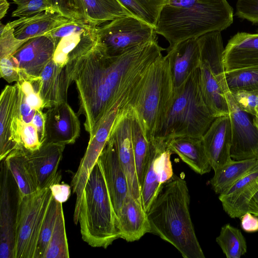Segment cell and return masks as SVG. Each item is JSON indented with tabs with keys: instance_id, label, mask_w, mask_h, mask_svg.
<instances>
[{
	"instance_id": "6da1fadb",
	"label": "cell",
	"mask_w": 258,
	"mask_h": 258,
	"mask_svg": "<svg viewBox=\"0 0 258 258\" xmlns=\"http://www.w3.org/2000/svg\"><path fill=\"white\" fill-rule=\"evenodd\" d=\"M157 37L117 56L107 54L96 44L67 64L78 94V115L93 135L104 117L114 108L131 109L142 79L150 67L162 56Z\"/></svg>"
},
{
	"instance_id": "7a4b0ae2",
	"label": "cell",
	"mask_w": 258,
	"mask_h": 258,
	"mask_svg": "<svg viewBox=\"0 0 258 258\" xmlns=\"http://www.w3.org/2000/svg\"><path fill=\"white\" fill-rule=\"evenodd\" d=\"M184 179L173 175L163 183L146 212L149 232L174 246L184 258H205L189 213Z\"/></svg>"
},
{
	"instance_id": "3957f363",
	"label": "cell",
	"mask_w": 258,
	"mask_h": 258,
	"mask_svg": "<svg viewBox=\"0 0 258 258\" xmlns=\"http://www.w3.org/2000/svg\"><path fill=\"white\" fill-rule=\"evenodd\" d=\"M233 16V9L227 0H168L155 30L171 47L186 39L221 32L232 24Z\"/></svg>"
},
{
	"instance_id": "277c9868",
	"label": "cell",
	"mask_w": 258,
	"mask_h": 258,
	"mask_svg": "<svg viewBox=\"0 0 258 258\" xmlns=\"http://www.w3.org/2000/svg\"><path fill=\"white\" fill-rule=\"evenodd\" d=\"M78 223L83 240L92 247L106 248L120 238L117 218L98 160L83 190Z\"/></svg>"
},
{
	"instance_id": "5b68a950",
	"label": "cell",
	"mask_w": 258,
	"mask_h": 258,
	"mask_svg": "<svg viewBox=\"0 0 258 258\" xmlns=\"http://www.w3.org/2000/svg\"><path fill=\"white\" fill-rule=\"evenodd\" d=\"M215 118L202 94L199 67L173 91L163 122L155 138L166 141L177 137L202 138Z\"/></svg>"
},
{
	"instance_id": "8992f818",
	"label": "cell",
	"mask_w": 258,
	"mask_h": 258,
	"mask_svg": "<svg viewBox=\"0 0 258 258\" xmlns=\"http://www.w3.org/2000/svg\"><path fill=\"white\" fill-rule=\"evenodd\" d=\"M173 93L168 62L162 55L143 77L131 106L148 141L155 138L160 129Z\"/></svg>"
},
{
	"instance_id": "52a82bcc",
	"label": "cell",
	"mask_w": 258,
	"mask_h": 258,
	"mask_svg": "<svg viewBox=\"0 0 258 258\" xmlns=\"http://www.w3.org/2000/svg\"><path fill=\"white\" fill-rule=\"evenodd\" d=\"M52 198L49 187L18 196L14 258H34L41 227Z\"/></svg>"
},
{
	"instance_id": "ba28073f",
	"label": "cell",
	"mask_w": 258,
	"mask_h": 258,
	"mask_svg": "<svg viewBox=\"0 0 258 258\" xmlns=\"http://www.w3.org/2000/svg\"><path fill=\"white\" fill-rule=\"evenodd\" d=\"M97 42L110 56L121 55L157 37L155 27L133 16L97 27Z\"/></svg>"
},
{
	"instance_id": "9c48e42d",
	"label": "cell",
	"mask_w": 258,
	"mask_h": 258,
	"mask_svg": "<svg viewBox=\"0 0 258 258\" xmlns=\"http://www.w3.org/2000/svg\"><path fill=\"white\" fill-rule=\"evenodd\" d=\"M97 27L85 22L72 21L50 32L55 44L54 62L64 67L69 57L94 46L97 42Z\"/></svg>"
},
{
	"instance_id": "30bf717a",
	"label": "cell",
	"mask_w": 258,
	"mask_h": 258,
	"mask_svg": "<svg viewBox=\"0 0 258 258\" xmlns=\"http://www.w3.org/2000/svg\"><path fill=\"white\" fill-rule=\"evenodd\" d=\"M21 90L18 83L7 85L0 97V160L21 145Z\"/></svg>"
},
{
	"instance_id": "8fae6325",
	"label": "cell",
	"mask_w": 258,
	"mask_h": 258,
	"mask_svg": "<svg viewBox=\"0 0 258 258\" xmlns=\"http://www.w3.org/2000/svg\"><path fill=\"white\" fill-rule=\"evenodd\" d=\"M231 125L232 159H258V130L247 113L237 105L229 90L226 91Z\"/></svg>"
},
{
	"instance_id": "7c38bea8",
	"label": "cell",
	"mask_w": 258,
	"mask_h": 258,
	"mask_svg": "<svg viewBox=\"0 0 258 258\" xmlns=\"http://www.w3.org/2000/svg\"><path fill=\"white\" fill-rule=\"evenodd\" d=\"M55 48L54 41L49 33L25 42L13 55L18 62L20 80L32 82L38 80L52 59Z\"/></svg>"
},
{
	"instance_id": "4fadbf2b",
	"label": "cell",
	"mask_w": 258,
	"mask_h": 258,
	"mask_svg": "<svg viewBox=\"0 0 258 258\" xmlns=\"http://www.w3.org/2000/svg\"><path fill=\"white\" fill-rule=\"evenodd\" d=\"M132 114V109L122 112L114 124L110 135L115 143L119 161L126 176L129 192L142 204L133 147Z\"/></svg>"
},
{
	"instance_id": "5bb4252c",
	"label": "cell",
	"mask_w": 258,
	"mask_h": 258,
	"mask_svg": "<svg viewBox=\"0 0 258 258\" xmlns=\"http://www.w3.org/2000/svg\"><path fill=\"white\" fill-rule=\"evenodd\" d=\"M111 201L117 215L129 192L127 178L121 165L115 143L109 135L98 158Z\"/></svg>"
},
{
	"instance_id": "9a60e30c",
	"label": "cell",
	"mask_w": 258,
	"mask_h": 258,
	"mask_svg": "<svg viewBox=\"0 0 258 258\" xmlns=\"http://www.w3.org/2000/svg\"><path fill=\"white\" fill-rule=\"evenodd\" d=\"M45 114L44 143L64 145L75 143L80 135V122L78 115L67 102L49 108Z\"/></svg>"
},
{
	"instance_id": "2e32d148",
	"label": "cell",
	"mask_w": 258,
	"mask_h": 258,
	"mask_svg": "<svg viewBox=\"0 0 258 258\" xmlns=\"http://www.w3.org/2000/svg\"><path fill=\"white\" fill-rule=\"evenodd\" d=\"M202 140L214 171L231 161L232 132L229 115L216 117Z\"/></svg>"
},
{
	"instance_id": "e0dca14e",
	"label": "cell",
	"mask_w": 258,
	"mask_h": 258,
	"mask_svg": "<svg viewBox=\"0 0 258 258\" xmlns=\"http://www.w3.org/2000/svg\"><path fill=\"white\" fill-rule=\"evenodd\" d=\"M72 82L67 64L60 67L51 59L38 80L31 83L42 99L44 108H49L67 102L68 91Z\"/></svg>"
},
{
	"instance_id": "ac0fdd59",
	"label": "cell",
	"mask_w": 258,
	"mask_h": 258,
	"mask_svg": "<svg viewBox=\"0 0 258 258\" xmlns=\"http://www.w3.org/2000/svg\"><path fill=\"white\" fill-rule=\"evenodd\" d=\"M165 55L169 66L173 91L180 87L200 66V49L198 38L179 42L167 48Z\"/></svg>"
},
{
	"instance_id": "d6986e66",
	"label": "cell",
	"mask_w": 258,
	"mask_h": 258,
	"mask_svg": "<svg viewBox=\"0 0 258 258\" xmlns=\"http://www.w3.org/2000/svg\"><path fill=\"white\" fill-rule=\"evenodd\" d=\"M258 191V159L254 166L228 190L219 195L224 211L232 218L248 212V204Z\"/></svg>"
},
{
	"instance_id": "ffe728a7",
	"label": "cell",
	"mask_w": 258,
	"mask_h": 258,
	"mask_svg": "<svg viewBox=\"0 0 258 258\" xmlns=\"http://www.w3.org/2000/svg\"><path fill=\"white\" fill-rule=\"evenodd\" d=\"M65 146L61 144L44 143L35 151L27 150L28 157L36 172L39 189L60 182L61 176L57 172V169Z\"/></svg>"
},
{
	"instance_id": "44dd1931",
	"label": "cell",
	"mask_w": 258,
	"mask_h": 258,
	"mask_svg": "<svg viewBox=\"0 0 258 258\" xmlns=\"http://www.w3.org/2000/svg\"><path fill=\"white\" fill-rule=\"evenodd\" d=\"M225 71L258 65V32H238L228 41L223 54Z\"/></svg>"
},
{
	"instance_id": "7402d4cb",
	"label": "cell",
	"mask_w": 258,
	"mask_h": 258,
	"mask_svg": "<svg viewBox=\"0 0 258 258\" xmlns=\"http://www.w3.org/2000/svg\"><path fill=\"white\" fill-rule=\"evenodd\" d=\"M117 228L119 237L128 242L138 240L149 232L147 213L130 192L117 215Z\"/></svg>"
},
{
	"instance_id": "603a6c76",
	"label": "cell",
	"mask_w": 258,
	"mask_h": 258,
	"mask_svg": "<svg viewBox=\"0 0 258 258\" xmlns=\"http://www.w3.org/2000/svg\"><path fill=\"white\" fill-rule=\"evenodd\" d=\"M5 160L1 161L0 196V257L14 258L15 232L11 204L9 175Z\"/></svg>"
},
{
	"instance_id": "cb8c5ba5",
	"label": "cell",
	"mask_w": 258,
	"mask_h": 258,
	"mask_svg": "<svg viewBox=\"0 0 258 258\" xmlns=\"http://www.w3.org/2000/svg\"><path fill=\"white\" fill-rule=\"evenodd\" d=\"M149 142L145 174L141 187L143 208L147 212L157 197L163 183L161 181V158L167 147V141L154 138Z\"/></svg>"
},
{
	"instance_id": "d4e9b609",
	"label": "cell",
	"mask_w": 258,
	"mask_h": 258,
	"mask_svg": "<svg viewBox=\"0 0 258 258\" xmlns=\"http://www.w3.org/2000/svg\"><path fill=\"white\" fill-rule=\"evenodd\" d=\"M72 21L55 12L46 11L7 24L13 29L15 36L23 40L49 33Z\"/></svg>"
},
{
	"instance_id": "484cf974",
	"label": "cell",
	"mask_w": 258,
	"mask_h": 258,
	"mask_svg": "<svg viewBox=\"0 0 258 258\" xmlns=\"http://www.w3.org/2000/svg\"><path fill=\"white\" fill-rule=\"evenodd\" d=\"M167 148L177 154L195 172L203 175L212 167L207 156L202 138L177 137L167 141Z\"/></svg>"
},
{
	"instance_id": "4316f807",
	"label": "cell",
	"mask_w": 258,
	"mask_h": 258,
	"mask_svg": "<svg viewBox=\"0 0 258 258\" xmlns=\"http://www.w3.org/2000/svg\"><path fill=\"white\" fill-rule=\"evenodd\" d=\"M18 187V196L31 194L38 189V180L27 150L20 145L4 159Z\"/></svg>"
},
{
	"instance_id": "83f0119b",
	"label": "cell",
	"mask_w": 258,
	"mask_h": 258,
	"mask_svg": "<svg viewBox=\"0 0 258 258\" xmlns=\"http://www.w3.org/2000/svg\"><path fill=\"white\" fill-rule=\"evenodd\" d=\"M257 159L241 160L232 159L214 171L209 181L216 194L220 195L228 190L233 184L245 175L256 163Z\"/></svg>"
},
{
	"instance_id": "f1b7e54d",
	"label": "cell",
	"mask_w": 258,
	"mask_h": 258,
	"mask_svg": "<svg viewBox=\"0 0 258 258\" xmlns=\"http://www.w3.org/2000/svg\"><path fill=\"white\" fill-rule=\"evenodd\" d=\"M88 23L97 26L117 18L133 16L117 0H81Z\"/></svg>"
},
{
	"instance_id": "f546056e",
	"label": "cell",
	"mask_w": 258,
	"mask_h": 258,
	"mask_svg": "<svg viewBox=\"0 0 258 258\" xmlns=\"http://www.w3.org/2000/svg\"><path fill=\"white\" fill-rule=\"evenodd\" d=\"M216 240L227 258H240L247 252L246 242L241 230L229 223L221 227Z\"/></svg>"
},
{
	"instance_id": "4dcf8cb0",
	"label": "cell",
	"mask_w": 258,
	"mask_h": 258,
	"mask_svg": "<svg viewBox=\"0 0 258 258\" xmlns=\"http://www.w3.org/2000/svg\"><path fill=\"white\" fill-rule=\"evenodd\" d=\"M133 16L155 28L160 13L168 0H117Z\"/></svg>"
},
{
	"instance_id": "1f68e13d",
	"label": "cell",
	"mask_w": 258,
	"mask_h": 258,
	"mask_svg": "<svg viewBox=\"0 0 258 258\" xmlns=\"http://www.w3.org/2000/svg\"><path fill=\"white\" fill-rule=\"evenodd\" d=\"M131 130L136 172L141 191L149 142L145 138L141 125L133 109L131 117Z\"/></svg>"
},
{
	"instance_id": "d6a6232c",
	"label": "cell",
	"mask_w": 258,
	"mask_h": 258,
	"mask_svg": "<svg viewBox=\"0 0 258 258\" xmlns=\"http://www.w3.org/2000/svg\"><path fill=\"white\" fill-rule=\"evenodd\" d=\"M69 251L62 203L58 207L53 231L44 258H68Z\"/></svg>"
},
{
	"instance_id": "836d02e7",
	"label": "cell",
	"mask_w": 258,
	"mask_h": 258,
	"mask_svg": "<svg viewBox=\"0 0 258 258\" xmlns=\"http://www.w3.org/2000/svg\"><path fill=\"white\" fill-rule=\"evenodd\" d=\"M229 90H258V65L225 71Z\"/></svg>"
},
{
	"instance_id": "e575fe53",
	"label": "cell",
	"mask_w": 258,
	"mask_h": 258,
	"mask_svg": "<svg viewBox=\"0 0 258 258\" xmlns=\"http://www.w3.org/2000/svg\"><path fill=\"white\" fill-rule=\"evenodd\" d=\"M60 203L52 196L41 227L34 258L44 257L53 231Z\"/></svg>"
},
{
	"instance_id": "d590c367",
	"label": "cell",
	"mask_w": 258,
	"mask_h": 258,
	"mask_svg": "<svg viewBox=\"0 0 258 258\" xmlns=\"http://www.w3.org/2000/svg\"><path fill=\"white\" fill-rule=\"evenodd\" d=\"M52 10L73 21L87 23L81 0H47Z\"/></svg>"
},
{
	"instance_id": "8d00e7d4",
	"label": "cell",
	"mask_w": 258,
	"mask_h": 258,
	"mask_svg": "<svg viewBox=\"0 0 258 258\" xmlns=\"http://www.w3.org/2000/svg\"><path fill=\"white\" fill-rule=\"evenodd\" d=\"M29 40V39H28ZM20 40L14 35L13 29L2 23L0 27V58L13 55L27 40Z\"/></svg>"
},
{
	"instance_id": "74e56055",
	"label": "cell",
	"mask_w": 258,
	"mask_h": 258,
	"mask_svg": "<svg viewBox=\"0 0 258 258\" xmlns=\"http://www.w3.org/2000/svg\"><path fill=\"white\" fill-rule=\"evenodd\" d=\"M17 9L12 14L13 17L25 18L44 11H53L47 0H13Z\"/></svg>"
},
{
	"instance_id": "f35d334b",
	"label": "cell",
	"mask_w": 258,
	"mask_h": 258,
	"mask_svg": "<svg viewBox=\"0 0 258 258\" xmlns=\"http://www.w3.org/2000/svg\"><path fill=\"white\" fill-rule=\"evenodd\" d=\"M230 92L242 110L254 117L258 116V90H238Z\"/></svg>"
},
{
	"instance_id": "ab89813d",
	"label": "cell",
	"mask_w": 258,
	"mask_h": 258,
	"mask_svg": "<svg viewBox=\"0 0 258 258\" xmlns=\"http://www.w3.org/2000/svg\"><path fill=\"white\" fill-rule=\"evenodd\" d=\"M21 145L29 151L38 150L42 146L37 130L32 123L23 122L20 130Z\"/></svg>"
},
{
	"instance_id": "60d3db41",
	"label": "cell",
	"mask_w": 258,
	"mask_h": 258,
	"mask_svg": "<svg viewBox=\"0 0 258 258\" xmlns=\"http://www.w3.org/2000/svg\"><path fill=\"white\" fill-rule=\"evenodd\" d=\"M235 15L253 24L258 23V0H237Z\"/></svg>"
},
{
	"instance_id": "b9f144b4",
	"label": "cell",
	"mask_w": 258,
	"mask_h": 258,
	"mask_svg": "<svg viewBox=\"0 0 258 258\" xmlns=\"http://www.w3.org/2000/svg\"><path fill=\"white\" fill-rule=\"evenodd\" d=\"M25 101L33 109L42 110L44 104L38 92L36 91L32 83L21 80L17 82Z\"/></svg>"
},
{
	"instance_id": "7bdbcfd3",
	"label": "cell",
	"mask_w": 258,
	"mask_h": 258,
	"mask_svg": "<svg viewBox=\"0 0 258 258\" xmlns=\"http://www.w3.org/2000/svg\"><path fill=\"white\" fill-rule=\"evenodd\" d=\"M50 188L54 199L62 204L67 201L71 195V187L67 183H53Z\"/></svg>"
},
{
	"instance_id": "ee69618b",
	"label": "cell",
	"mask_w": 258,
	"mask_h": 258,
	"mask_svg": "<svg viewBox=\"0 0 258 258\" xmlns=\"http://www.w3.org/2000/svg\"><path fill=\"white\" fill-rule=\"evenodd\" d=\"M240 226L242 229L247 233L258 231V217L249 212H246L240 218Z\"/></svg>"
},
{
	"instance_id": "f6af8a7d",
	"label": "cell",
	"mask_w": 258,
	"mask_h": 258,
	"mask_svg": "<svg viewBox=\"0 0 258 258\" xmlns=\"http://www.w3.org/2000/svg\"><path fill=\"white\" fill-rule=\"evenodd\" d=\"M45 114L41 110H36L32 123L36 126L41 143L44 144L45 141Z\"/></svg>"
},
{
	"instance_id": "bcb514c9",
	"label": "cell",
	"mask_w": 258,
	"mask_h": 258,
	"mask_svg": "<svg viewBox=\"0 0 258 258\" xmlns=\"http://www.w3.org/2000/svg\"><path fill=\"white\" fill-rule=\"evenodd\" d=\"M248 212L258 217V191L252 197L249 203Z\"/></svg>"
},
{
	"instance_id": "7dc6e473",
	"label": "cell",
	"mask_w": 258,
	"mask_h": 258,
	"mask_svg": "<svg viewBox=\"0 0 258 258\" xmlns=\"http://www.w3.org/2000/svg\"><path fill=\"white\" fill-rule=\"evenodd\" d=\"M9 4L7 0H0V19L4 18L7 13Z\"/></svg>"
},
{
	"instance_id": "c3c4849f",
	"label": "cell",
	"mask_w": 258,
	"mask_h": 258,
	"mask_svg": "<svg viewBox=\"0 0 258 258\" xmlns=\"http://www.w3.org/2000/svg\"><path fill=\"white\" fill-rule=\"evenodd\" d=\"M252 122L254 125L258 130V116L254 117Z\"/></svg>"
}]
</instances>
